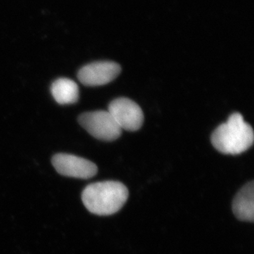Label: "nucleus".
Wrapping results in <instances>:
<instances>
[{
    "label": "nucleus",
    "mask_w": 254,
    "mask_h": 254,
    "mask_svg": "<svg viewBox=\"0 0 254 254\" xmlns=\"http://www.w3.org/2000/svg\"><path fill=\"white\" fill-rule=\"evenodd\" d=\"M233 212L240 221L253 222L254 219V184L248 183L235 196Z\"/></svg>",
    "instance_id": "7"
},
{
    "label": "nucleus",
    "mask_w": 254,
    "mask_h": 254,
    "mask_svg": "<svg viewBox=\"0 0 254 254\" xmlns=\"http://www.w3.org/2000/svg\"><path fill=\"white\" fill-rule=\"evenodd\" d=\"M254 131L245 122L242 115H230L226 123L220 125L211 135V143L221 153L239 155L247 151L254 143Z\"/></svg>",
    "instance_id": "2"
},
{
    "label": "nucleus",
    "mask_w": 254,
    "mask_h": 254,
    "mask_svg": "<svg viewBox=\"0 0 254 254\" xmlns=\"http://www.w3.org/2000/svg\"><path fill=\"white\" fill-rule=\"evenodd\" d=\"M108 111L122 131H137L143 124V112L137 103L129 99H115L110 104Z\"/></svg>",
    "instance_id": "5"
},
{
    "label": "nucleus",
    "mask_w": 254,
    "mask_h": 254,
    "mask_svg": "<svg viewBox=\"0 0 254 254\" xmlns=\"http://www.w3.org/2000/svg\"><path fill=\"white\" fill-rule=\"evenodd\" d=\"M51 93L60 105L76 103L79 97V88L76 82L68 78H60L51 86Z\"/></svg>",
    "instance_id": "8"
},
{
    "label": "nucleus",
    "mask_w": 254,
    "mask_h": 254,
    "mask_svg": "<svg viewBox=\"0 0 254 254\" xmlns=\"http://www.w3.org/2000/svg\"><path fill=\"white\" fill-rule=\"evenodd\" d=\"M78 122L91 136L101 141H115L122 132V129L109 111H97L82 114L78 118Z\"/></svg>",
    "instance_id": "3"
},
{
    "label": "nucleus",
    "mask_w": 254,
    "mask_h": 254,
    "mask_svg": "<svg viewBox=\"0 0 254 254\" xmlns=\"http://www.w3.org/2000/svg\"><path fill=\"white\" fill-rule=\"evenodd\" d=\"M120 64L111 61H100L86 64L77 73V78L85 86H98L108 84L120 75Z\"/></svg>",
    "instance_id": "6"
},
{
    "label": "nucleus",
    "mask_w": 254,
    "mask_h": 254,
    "mask_svg": "<svg viewBox=\"0 0 254 254\" xmlns=\"http://www.w3.org/2000/svg\"><path fill=\"white\" fill-rule=\"evenodd\" d=\"M128 197V190L118 181L93 183L82 191V202L91 213L113 215L122 208Z\"/></svg>",
    "instance_id": "1"
},
{
    "label": "nucleus",
    "mask_w": 254,
    "mask_h": 254,
    "mask_svg": "<svg viewBox=\"0 0 254 254\" xmlns=\"http://www.w3.org/2000/svg\"><path fill=\"white\" fill-rule=\"evenodd\" d=\"M51 161L56 171L66 177L88 180L98 171L93 162L72 154H56Z\"/></svg>",
    "instance_id": "4"
}]
</instances>
